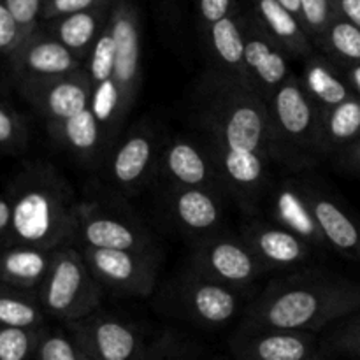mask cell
<instances>
[{
    "label": "cell",
    "mask_w": 360,
    "mask_h": 360,
    "mask_svg": "<svg viewBox=\"0 0 360 360\" xmlns=\"http://www.w3.org/2000/svg\"><path fill=\"white\" fill-rule=\"evenodd\" d=\"M360 308V285L340 274L302 269L271 281L246 309V327L313 333Z\"/></svg>",
    "instance_id": "1"
},
{
    "label": "cell",
    "mask_w": 360,
    "mask_h": 360,
    "mask_svg": "<svg viewBox=\"0 0 360 360\" xmlns=\"http://www.w3.org/2000/svg\"><path fill=\"white\" fill-rule=\"evenodd\" d=\"M7 245L58 250L74 241L77 204L69 183L46 164L28 165L11 190Z\"/></svg>",
    "instance_id": "2"
},
{
    "label": "cell",
    "mask_w": 360,
    "mask_h": 360,
    "mask_svg": "<svg viewBox=\"0 0 360 360\" xmlns=\"http://www.w3.org/2000/svg\"><path fill=\"white\" fill-rule=\"evenodd\" d=\"M197 122L204 139L241 153H271L267 102L252 88L213 74L204 86Z\"/></svg>",
    "instance_id": "3"
},
{
    "label": "cell",
    "mask_w": 360,
    "mask_h": 360,
    "mask_svg": "<svg viewBox=\"0 0 360 360\" xmlns=\"http://www.w3.org/2000/svg\"><path fill=\"white\" fill-rule=\"evenodd\" d=\"M273 162L290 171L311 167L323 157L320 144L322 112L292 74L267 101Z\"/></svg>",
    "instance_id": "4"
},
{
    "label": "cell",
    "mask_w": 360,
    "mask_h": 360,
    "mask_svg": "<svg viewBox=\"0 0 360 360\" xmlns=\"http://www.w3.org/2000/svg\"><path fill=\"white\" fill-rule=\"evenodd\" d=\"M102 290L81 250L62 246L56 250L51 269L37 290V299L46 315L70 323L97 311Z\"/></svg>",
    "instance_id": "5"
},
{
    "label": "cell",
    "mask_w": 360,
    "mask_h": 360,
    "mask_svg": "<svg viewBox=\"0 0 360 360\" xmlns=\"http://www.w3.org/2000/svg\"><path fill=\"white\" fill-rule=\"evenodd\" d=\"M74 241L79 248L157 253L155 241L139 221L98 202L77 204Z\"/></svg>",
    "instance_id": "6"
},
{
    "label": "cell",
    "mask_w": 360,
    "mask_h": 360,
    "mask_svg": "<svg viewBox=\"0 0 360 360\" xmlns=\"http://www.w3.org/2000/svg\"><path fill=\"white\" fill-rule=\"evenodd\" d=\"M190 267L238 290L248 287L267 273L241 236L220 232L197 241L192 250Z\"/></svg>",
    "instance_id": "7"
},
{
    "label": "cell",
    "mask_w": 360,
    "mask_h": 360,
    "mask_svg": "<svg viewBox=\"0 0 360 360\" xmlns=\"http://www.w3.org/2000/svg\"><path fill=\"white\" fill-rule=\"evenodd\" d=\"M95 280L102 288L120 295L148 297L153 292L158 274V255L123 250L79 248Z\"/></svg>",
    "instance_id": "8"
},
{
    "label": "cell",
    "mask_w": 360,
    "mask_h": 360,
    "mask_svg": "<svg viewBox=\"0 0 360 360\" xmlns=\"http://www.w3.org/2000/svg\"><path fill=\"white\" fill-rule=\"evenodd\" d=\"M109 25L115 39V81L127 118L143 79V44L137 7L130 0H112Z\"/></svg>",
    "instance_id": "9"
},
{
    "label": "cell",
    "mask_w": 360,
    "mask_h": 360,
    "mask_svg": "<svg viewBox=\"0 0 360 360\" xmlns=\"http://www.w3.org/2000/svg\"><path fill=\"white\" fill-rule=\"evenodd\" d=\"M67 330L94 360H146L150 352L136 327L104 313L67 323Z\"/></svg>",
    "instance_id": "10"
},
{
    "label": "cell",
    "mask_w": 360,
    "mask_h": 360,
    "mask_svg": "<svg viewBox=\"0 0 360 360\" xmlns=\"http://www.w3.org/2000/svg\"><path fill=\"white\" fill-rule=\"evenodd\" d=\"M157 172L169 183V188L181 186L225 193L217 162L204 141L178 136L160 146Z\"/></svg>",
    "instance_id": "11"
},
{
    "label": "cell",
    "mask_w": 360,
    "mask_h": 360,
    "mask_svg": "<svg viewBox=\"0 0 360 360\" xmlns=\"http://www.w3.org/2000/svg\"><path fill=\"white\" fill-rule=\"evenodd\" d=\"M20 91L48 123L72 118L91 104V81L86 67L67 76L20 81Z\"/></svg>",
    "instance_id": "12"
},
{
    "label": "cell",
    "mask_w": 360,
    "mask_h": 360,
    "mask_svg": "<svg viewBox=\"0 0 360 360\" xmlns=\"http://www.w3.org/2000/svg\"><path fill=\"white\" fill-rule=\"evenodd\" d=\"M176 301L190 320L210 327L225 326L241 309L238 288L213 280L192 267L179 278Z\"/></svg>",
    "instance_id": "13"
},
{
    "label": "cell",
    "mask_w": 360,
    "mask_h": 360,
    "mask_svg": "<svg viewBox=\"0 0 360 360\" xmlns=\"http://www.w3.org/2000/svg\"><path fill=\"white\" fill-rule=\"evenodd\" d=\"M243 34L248 86L267 102L271 95L294 74L288 67V56L267 35L252 13H243Z\"/></svg>",
    "instance_id": "14"
},
{
    "label": "cell",
    "mask_w": 360,
    "mask_h": 360,
    "mask_svg": "<svg viewBox=\"0 0 360 360\" xmlns=\"http://www.w3.org/2000/svg\"><path fill=\"white\" fill-rule=\"evenodd\" d=\"M158 153L160 146L153 130L148 127L130 130L108 151L105 171L109 179L123 192H139L157 172Z\"/></svg>",
    "instance_id": "15"
},
{
    "label": "cell",
    "mask_w": 360,
    "mask_h": 360,
    "mask_svg": "<svg viewBox=\"0 0 360 360\" xmlns=\"http://www.w3.org/2000/svg\"><path fill=\"white\" fill-rule=\"evenodd\" d=\"M202 141L217 162L225 193H231L236 200L246 206L255 204L269 185V165L273 160L266 155L227 150L204 137Z\"/></svg>",
    "instance_id": "16"
},
{
    "label": "cell",
    "mask_w": 360,
    "mask_h": 360,
    "mask_svg": "<svg viewBox=\"0 0 360 360\" xmlns=\"http://www.w3.org/2000/svg\"><path fill=\"white\" fill-rule=\"evenodd\" d=\"M9 62L20 81L67 76L84 67V62L46 30H37L25 39L9 56Z\"/></svg>",
    "instance_id": "17"
},
{
    "label": "cell",
    "mask_w": 360,
    "mask_h": 360,
    "mask_svg": "<svg viewBox=\"0 0 360 360\" xmlns=\"http://www.w3.org/2000/svg\"><path fill=\"white\" fill-rule=\"evenodd\" d=\"M231 347L241 360H309L315 357V334L243 326Z\"/></svg>",
    "instance_id": "18"
},
{
    "label": "cell",
    "mask_w": 360,
    "mask_h": 360,
    "mask_svg": "<svg viewBox=\"0 0 360 360\" xmlns=\"http://www.w3.org/2000/svg\"><path fill=\"white\" fill-rule=\"evenodd\" d=\"M243 241L250 246L267 271L294 269L311 259L313 246L274 221L252 220L241 229Z\"/></svg>",
    "instance_id": "19"
},
{
    "label": "cell",
    "mask_w": 360,
    "mask_h": 360,
    "mask_svg": "<svg viewBox=\"0 0 360 360\" xmlns=\"http://www.w3.org/2000/svg\"><path fill=\"white\" fill-rule=\"evenodd\" d=\"M167 195V213L179 229L202 239L217 234L224 218L221 193L204 188L172 186Z\"/></svg>",
    "instance_id": "20"
},
{
    "label": "cell",
    "mask_w": 360,
    "mask_h": 360,
    "mask_svg": "<svg viewBox=\"0 0 360 360\" xmlns=\"http://www.w3.org/2000/svg\"><path fill=\"white\" fill-rule=\"evenodd\" d=\"M269 202L274 224L294 232L313 248H327L326 239L311 211L306 181L285 179L278 183L271 192Z\"/></svg>",
    "instance_id": "21"
},
{
    "label": "cell",
    "mask_w": 360,
    "mask_h": 360,
    "mask_svg": "<svg viewBox=\"0 0 360 360\" xmlns=\"http://www.w3.org/2000/svg\"><path fill=\"white\" fill-rule=\"evenodd\" d=\"M308 197L315 220L322 231L327 248L343 257L360 260V224L347 207L341 206L330 193L315 185H308Z\"/></svg>",
    "instance_id": "22"
},
{
    "label": "cell",
    "mask_w": 360,
    "mask_h": 360,
    "mask_svg": "<svg viewBox=\"0 0 360 360\" xmlns=\"http://www.w3.org/2000/svg\"><path fill=\"white\" fill-rule=\"evenodd\" d=\"M202 34L206 39L207 51L213 60L214 74L248 86L245 69V34H243L241 11L218 21Z\"/></svg>",
    "instance_id": "23"
},
{
    "label": "cell",
    "mask_w": 360,
    "mask_h": 360,
    "mask_svg": "<svg viewBox=\"0 0 360 360\" xmlns=\"http://www.w3.org/2000/svg\"><path fill=\"white\" fill-rule=\"evenodd\" d=\"M48 130L56 144L84 164L101 162L111 144L90 108L63 122H49Z\"/></svg>",
    "instance_id": "24"
},
{
    "label": "cell",
    "mask_w": 360,
    "mask_h": 360,
    "mask_svg": "<svg viewBox=\"0 0 360 360\" xmlns=\"http://www.w3.org/2000/svg\"><path fill=\"white\" fill-rule=\"evenodd\" d=\"M260 27L287 53L288 58L308 60L315 55V46L297 16L285 9L278 0H252V11Z\"/></svg>",
    "instance_id": "25"
},
{
    "label": "cell",
    "mask_w": 360,
    "mask_h": 360,
    "mask_svg": "<svg viewBox=\"0 0 360 360\" xmlns=\"http://www.w3.org/2000/svg\"><path fill=\"white\" fill-rule=\"evenodd\" d=\"M112 0L105 2L95 9L81 11V13L69 14V16L58 18V20L48 21L49 35L62 42L69 51H72L81 62L86 63L95 42L98 41L104 28L108 27L111 18Z\"/></svg>",
    "instance_id": "26"
},
{
    "label": "cell",
    "mask_w": 360,
    "mask_h": 360,
    "mask_svg": "<svg viewBox=\"0 0 360 360\" xmlns=\"http://www.w3.org/2000/svg\"><path fill=\"white\" fill-rule=\"evenodd\" d=\"M56 250L13 245L0 253V283L16 290L41 288L51 269Z\"/></svg>",
    "instance_id": "27"
},
{
    "label": "cell",
    "mask_w": 360,
    "mask_h": 360,
    "mask_svg": "<svg viewBox=\"0 0 360 360\" xmlns=\"http://www.w3.org/2000/svg\"><path fill=\"white\" fill-rule=\"evenodd\" d=\"M302 88L306 90L313 104L326 112L327 109L341 104L354 97V90L343 77L336 63L326 55H311L304 62V70L299 76Z\"/></svg>",
    "instance_id": "28"
},
{
    "label": "cell",
    "mask_w": 360,
    "mask_h": 360,
    "mask_svg": "<svg viewBox=\"0 0 360 360\" xmlns=\"http://www.w3.org/2000/svg\"><path fill=\"white\" fill-rule=\"evenodd\" d=\"M360 139V97L354 95L348 101L322 112L320 144L322 155L340 153Z\"/></svg>",
    "instance_id": "29"
},
{
    "label": "cell",
    "mask_w": 360,
    "mask_h": 360,
    "mask_svg": "<svg viewBox=\"0 0 360 360\" xmlns=\"http://www.w3.org/2000/svg\"><path fill=\"white\" fill-rule=\"evenodd\" d=\"M44 316L39 299H34L28 292L0 283V327L42 329Z\"/></svg>",
    "instance_id": "30"
},
{
    "label": "cell",
    "mask_w": 360,
    "mask_h": 360,
    "mask_svg": "<svg viewBox=\"0 0 360 360\" xmlns=\"http://www.w3.org/2000/svg\"><path fill=\"white\" fill-rule=\"evenodd\" d=\"M319 48L336 65H360V28L338 16L320 41Z\"/></svg>",
    "instance_id": "31"
},
{
    "label": "cell",
    "mask_w": 360,
    "mask_h": 360,
    "mask_svg": "<svg viewBox=\"0 0 360 360\" xmlns=\"http://www.w3.org/2000/svg\"><path fill=\"white\" fill-rule=\"evenodd\" d=\"M42 336L44 327H0V360H35Z\"/></svg>",
    "instance_id": "32"
},
{
    "label": "cell",
    "mask_w": 360,
    "mask_h": 360,
    "mask_svg": "<svg viewBox=\"0 0 360 360\" xmlns=\"http://www.w3.org/2000/svg\"><path fill=\"white\" fill-rule=\"evenodd\" d=\"M301 23L313 46H319L330 23L338 18L334 0H299Z\"/></svg>",
    "instance_id": "33"
},
{
    "label": "cell",
    "mask_w": 360,
    "mask_h": 360,
    "mask_svg": "<svg viewBox=\"0 0 360 360\" xmlns=\"http://www.w3.org/2000/svg\"><path fill=\"white\" fill-rule=\"evenodd\" d=\"M28 143V129L25 120L0 101V150L2 151H20Z\"/></svg>",
    "instance_id": "34"
},
{
    "label": "cell",
    "mask_w": 360,
    "mask_h": 360,
    "mask_svg": "<svg viewBox=\"0 0 360 360\" xmlns=\"http://www.w3.org/2000/svg\"><path fill=\"white\" fill-rule=\"evenodd\" d=\"M35 360H79V348L69 330H44Z\"/></svg>",
    "instance_id": "35"
},
{
    "label": "cell",
    "mask_w": 360,
    "mask_h": 360,
    "mask_svg": "<svg viewBox=\"0 0 360 360\" xmlns=\"http://www.w3.org/2000/svg\"><path fill=\"white\" fill-rule=\"evenodd\" d=\"M44 2L46 0H4L20 30L23 32L25 39L39 30V20H42Z\"/></svg>",
    "instance_id": "36"
},
{
    "label": "cell",
    "mask_w": 360,
    "mask_h": 360,
    "mask_svg": "<svg viewBox=\"0 0 360 360\" xmlns=\"http://www.w3.org/2000/svg\"><path fill=\"white\" fill-rule=\"evenodd\" d=\"M195 6L202 32L218 21L239 13V0H195Z\"/></svg>",
    "instance_id": "37"
},
{
    "label": "cell",
    "mask_w": 360,
    "mask_h": 360,
    "mask_svg": "<svg viewBox=\"0 0 360 360\" xmlns=\"http://www.w3.org/2000/svg\"><path fill=\"white\" fill-rule=\"evenodd\" d=\"M23 41V32L20 30L4 0H0V55L11 56Z\"/></svg>",
    "instance_id": "38"
},
{
    "label": "cell",
    "mask_w": 360,
    "mask_h": 360,
    "mask_svg": "<svg viewBox=\"0 0 360 360\" xmlns=\"http://www.w3.org/2000/svg\"><path fill=\"white\" fill-rule=\"evenodd\" d=\"M105 2H111V0H46L44 11H42V20H58V18L81 13V11L95 9V7L102 6Z\"/></svg>",
    "instance_id": "39"
},
{
    "label": "cell",
    "mask_w": 360,
    "mask_h": 360,
    "mask_svg": "<svg viewBox=\"0 0 360 360\" xmlns=\"http://www.w3.org/2000/svg\"><path fill=\"white\" fill-rule=\"evenodd\" d=\"M334 347L348 354L360 355V316L341 326L333 336Z\"/></svg>",
    "instance_id": "40"
},
{
    "label": "cell",
    "mask_w": 360,
    "mask_h": 360,
    "mask_svg": "<svg viewBox=\"0 0 360 360\" xmlns=\"http://www.w3.org/2000/svg\"><path fill=\"white\" fill-rule=\"evenodd\" d=\"M338 16L360 28V0H334Z\"/></svg>",
    "instance_id": "41"
},
{
    "label": "cell",
    "mask_w": 360,
    "mask_h": 360,
    "mask_svg": "<svg viewBox=\"0 0 360 360\" xmlns=\"http://www.w3.org/2000/svg\"><path fill=\"white\" fill-rule=\"evenodd\" d=\"M340 162L341 165H345L347 169L360 172V139L357 143L352 144V146L340 151Z\"/></svg>",
    "instance_id": "42"
},
{
    "label": "cell",
    "mask_w": 360,
    "mask_h": 360,
    "mask_svg": "<svg viewBox=\"0 0 360 360\" xmlns=\"http://www.w3.org/2000/svg\"><path fill=\"white\" fill-rule=\"evenodd\" d=\"M11 218H13V207H11L9 197L0 195V239L7 243L11 231Z\"/></svg>",
    "instance_id": "43"
},
{
    "label": "cell",
    "mask_w": 360,
    "mask_h": 360,
    "mask_svg": "<svg viewBox=\"0 0 360 360\" xmlns=\"http://www.w3.org/2000/svg\"><path fill=\"white\" fill-rule=\"evenodd\" d=\"M347 81L355 95L360 97V65L347 67Z\"/></svg>",
    "instance_id": "44"
},
{
    "label": "cell",
    "mask_w": 360,
    "mask_h": 360,
    "mask_svg": "<svg viewBox=\"0 0 360 360\" xmlns=\"http://www.w3.org/2000/svg\"><path fill=\"white\" fill-rule=\"evenodd\" d=\"M278 2H280L285 9L290 11L294 16H297L299 21H301V7H299V0H278Z\"/></svg>",
    "instance_id": "45"
},
{
    "label": "cell",
    "mask_w": 360,
    "mask_h": 360,
    "mask_svg": "<svg viewBox=\"0 0 360 360\" xmlns=\"http://www.w3.org/2000/svg\"><path fill=\"white\" fill-rule=\"evenodd\" d=\"M76 345H77V343H76ZM77 348H79V360H94V359H91V357H90V355H88V354H86V352H84V350H83V348H81V347H79V345H77Z\"/></svg>",
    "instance_id": "46"
},
{
    "label": "cell",
    "mask_w": 360,
    "mask_h": 360,
    "mask_svg": "<svg viewBox=\"0 0 360 360\" xmlns=\"http://www.w3.org/2000/svg\"><path fill=\"white\" fill-rule=\"evenodd\" d=\"M146 360H153V357H151V354H150V352H148V357H146Z\"/></svg>",
    "instance_id": "47"
},
{
    "label": "cell",
    "mask_w": 360,
    "mask_h": 360,
    "mask_svg": "<svg viewBox=\"0 0 360 360\" xmlns=\"http://www.w3.org/2000/svg\"><path fill=\"white\" fill-rule=\"evenodd\" d=\"M309 360H316V359H315V357H313V359H309Z\"/></svg>",
    "instance_id": "48"
}]
</instances>
